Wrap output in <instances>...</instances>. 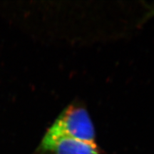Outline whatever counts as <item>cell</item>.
<instances>
[{
  "mask_svg": "<svg viewBox=\"0 0 154 154\" xmlns=\"http://www.w3.org/2000/svg\"><path fill=\"white\" fill-rule=\"evenodd\" d=\"M47 134L65 136L95 142L96 133L88 111L82 106L72 104L63 110L47 130Z\"/></svg>",
  "mask_w": 154,
  "mask_h": 154,
  "instance_id": "1",
  "label": "cell"
},
{
  "mask_svg": "<svg viewBox=\"0 0 154 154\" xmlns=\"http://www.w3.org/2000/svg\"><path fill=\"white\" fill-rule=\"evenodd\" d=\"M37 154H100L95 142L65 136L45 134L36 150Z\"/></svg>",
  "mask_w": 154,
  "mask_h": 154,
  "instance_id": "2",
  "label": "cell"
}]
</instances>
